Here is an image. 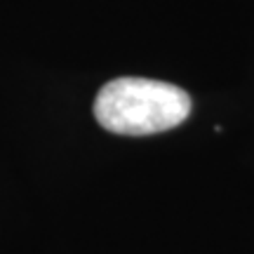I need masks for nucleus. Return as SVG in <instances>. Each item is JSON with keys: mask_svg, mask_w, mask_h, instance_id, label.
Instances as JSON below:
<instances>
[{"mask_svg": "<svg viewBox=\"0 0 254 254\" xmlns=\"http://www.w3.org/2000/svg\"><path fill=\"white\" fill-rule=\"evenodd\" d=\"M189 116V92L151 78H116L94 99V118L113 134H158L179 127Z\"/></svg>", "mask_w": 254, "mask_h": 254, "instance_id": "1", "label": "nucleus"}]
</instances>
